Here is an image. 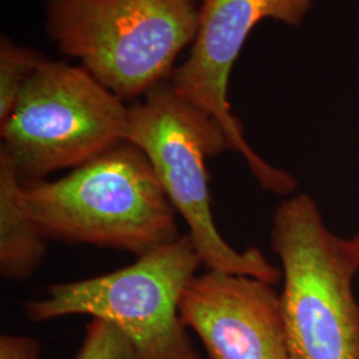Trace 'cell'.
<instances>
[{
	"mask_svg": "<svg viewBox=\"0 0 359 359\" xmlns=\"http://www.w3.org/2000/svg\"><path fill=\"white\" fill-rule=\"evenodd\" d=\"M47 240L40 234L23 201V184L8 158L0 154V274L25 283L43 264Z\"/></svg>",
	"mask_w": 359,
	"mask_h": 359,
	"instance_id": "9c48e42d",
	"label": "cell"
},
{
	"mask_svg": "<svg viewBox=\"0 0 359 359\" xmlns=\"http://www.w3.org/2000/svg\"><path fill=\"white\" fill-rule=\"evenodd\" d=\"M46 59L35 50L18 46L10 39L0 44V124H3L18 103L27 80Z\"/></svg>",
	"mask_w": 359,
	"mask_h": 359,
	"instance_id": "30bf717a",
	"label": "cell"
},
{
	"mask_svg": "<svg viewBox=\"0 0 359 359\" xmlns=\"http://www.w3.org/2000/svg\"><path fill=\"white\" fill-rule=\"evenodd\" d=\"M76 359H135V350L115 323L92 318Z\"/></svg>",
	"mask_w": 359,
	"mask_h": 359,
	"instance_id": "8fae6325",
	"label": "cell"
},
{
	"mask_svg": "<svg viewBox=\"0 0 359 359\" xmlns=\"http://www.w3.org/2000/svg\"><path fill=\"white\" fill-rule=\"evenodd\" d=\"M126 142L137 147L154 168L168 200L184 218L208 269L256 277L268 283L283 278L258 248L237 250L218 231L212 212L206 161L231 149L217 121L181 99L169 81L129 107Z\"/></svg>",
	"mask_w": 359,
	"mask_h": 359,
	"instance_id": "277c9868",
	"label": "cell"
},
{
	"mask_svg": "<svg viewBox=\"0 0 359 359\" xmlns=\"http://www.w3.org/2000/svg\"><path fill=\"white\" fill-rule=\"evenodd\" d=\"M350 241V246H351V250L353 253L357 257V259L359 261V233L354 234L351 238H348Z\"/></svg>",
	"mask_w": 359,
	"mask_h": 359,
	"instance_id": "4fadbf2b",
	"label": "cell"
},
{
	"mask_svg": "<svg viewBox=\"0 0 359 359\" xmlns=\"http://www.w3.org/2000/svg\"><path fill=\"white\" fill-rule=\"evenodd\" d=\"M180 316L209 359H290L281 294L268 281L208 269L187 283Z\"/></svg>",
	"mask_w": 359,
	"mask_h": 359,
	"instance_id": "ba28073f",
	"label": "cell"
},
{
	"mask_svg": "<svg viewBox=\"0 0 359 359\" xmlns=\"http://www.w3.org/2000/svg\"><path fill=\"white\" fill-rule=\"evenodd\" d=\"M200 0H48L47 34L123 100L167 81L197 34Z\"/></svg>",
	"mask_w": 359,
	"mask_h": 359,
	"instance_id": "3957f363",
	"label": "cell"
},
{
	"mask_svg": "<svg viewBox=\"0 0 359 359\" xmlns=\"http://www.w3.org/2000/svg\"><path fill=\"white\" fill-rule=\"evenodd\" d=\"M270 246L281 261L283 326L290 359H359V261L308 193L277 206Z\"/></svg>",
	"mask_w": 359,
	"mask_h": 359,
	"instance_id": "7a4b0ae2",
	"label": "cell"
},
{
	"mask_svg": "<svg viewBox=\"0 0 359 359\" xmlns=\"http://www.w3.org/2000/svg\"><path fill=\"white\" fill-rule=\"evenodd\" d=\"M128 117L124 100L84 67L44 60L0 124V154L23 185L36 184L126 142Z\"/></svg>",
	"mask_w": 359,
	"mask_h": 359,
	"instance_id": "8992f818",
	"label": "cell"
},
{
	"mask_svg": "<svg viewBox=\"0 0 359 359\" xmlns=\"http://www.w3.org/2000/svg\"><path fill=\"white\" fill-rule=\"evenodd\" d=\"M310 8L311 0H201L191 55L168 79L176 95L217 121L231 151L244 157L265 191L278 196L293 194L298 182L289 172L270 165L246 142L244 128L231 114L228 100L229 76L257 23L274 19L297 26Z\"/></svg>",
	"mask_w": 359,
	"mask_h": 359,
	"instance_id": "52a82bcc",
	"label": "cell"
},
{
	"mask_svg": "<svg viewBox=\"0 0 359 359\" xmlns=\"http://www.w3.org/2000/svg\"><path fill=\"white\" fill-rule=\"evenodd\" d=\"M0 359H40V345L31 337L3 334L0 337Z\"/></svg>",
	"mask_w": 359,
	"mask_h": 359,
	"instance_id": "7c38bea8",
	"label": "cell"
},
{
	"mask_svg": "<svg viewBox=\"0 0 359 359\" xmlns=\"http://www.w3.org/2000/svg\"><path fill=\"white\" fill-rule=\"evenodd\" d=\"M204 261L189 233L112 273L53 283L26 302L31 322L90 316L126 334L135 359H200L180 316V299Z\"/></svg>",
	"mask_w": 359,
	"mask_h": 359,
	"instance_id": "5b68a950",
	"label": "cell"
},
{
	"mask_svg": "<svg viewBox=\"0 0 359 359\" xmlns=\"http://www.w3.org/2000/svg\"><path fill=\"white\" fill-rule=\"evenodd\" d=\"M29 217L47 241L142 257L179 238L176 210L142 151L121 142L55 181L23 185Z\"/></svg>",
	"mask_w": 359,
	"mask_h": 359,
	"instance_id": "6da1fadb",
	"label": "cell"
}]
</instances>
